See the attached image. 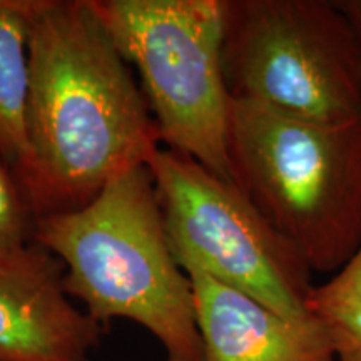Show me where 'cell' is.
Segmentation results:
<instances>
[{
  "instance_id": "6da1fadb",
  "label": "cell",
  "mask_w": 361,
  "mask_h": 361,
  "mask_svg": "<svg viewBox=\"0 0 361 361\" xmlns=\"http://www.w3.org/2000/svg\"><path fill=\"white\" fill-rule=\"evenodd\" d=\"M25 137L16 180L34 219L80 209L161 147L146 97L90 0H34Z\"/></svg>"
},
{
  "instance_id": "7a4b0ae2",
  "label": "cell",
  "mask_w": 361,
  "mask_h": 361,
  "mask_svg": "<svg viewBox=\"0 0 361 361\" xmlns=\"http://www.w3.org/2000/svg\"><path fill=\"white\" fill-rule=\"evenodd\" d=\"M32 241L61 261L67 295L104 328L129 319L152 333L166 361H204L191 279L171 251L147 164L80 209L35 218Z\"/></svg>"
},
{
  "instance_id": "3957f363",
  "label": "cell",
  "mask_w": 361,
  "mask_h": 361,
  "mask_svg": "<svg viewBox=\"0 0 361 361\" xmlns=\"http://www.w3.org/2000/svg\"><path fill=\"white\" fill-rule=\"evenodd\" d=\"M236 186L311 271L335 273L361 246V117L324 124L231 97Z\"/></svg>"
},
{
  "instance_id": "277c9868",
  "label": "cell",
  "mask_w": 361,
  "mask_h": 361,
  "mask_svg": "<svg viewBox=\"0 0 361 361\" xmlns=\"http://www.w3.org/2000/svg\"><path fill=\"white\" fill-rule=\"evenodd\" d=\"M137 71L161 142L236 184L228 149L224 0H90Z\"/></svg>"
},
{
  "instance_id": "5b68a950",
  "label": "cell",
  "mask_w": 361,
  "mask_h": 361,
  "mask_svg": "<svg viewBox=\"0 0 361 361\" xmlns=\"http://www.w3.org/2000/svg\"><path fill=\"white\" fill-rule=\"evenodd\" d=\"M229 96L324 124L361 117V52L328 0H224Z\"/></svg>"
},
{
  "instance_id": "8992f818",
  "label": "cell",
  "mask_w": 361,
  "mask_h": 361,
  "mask_svg": "<svg viewBox=\"0 0 361 361\" xmlns=\"http://www.w3.org/2000/svg\"><path fill=\"white\" fill-rule=\"evenodd\" d=\"M147 168L176 261L288 319L310 318L311 268L236 184L191 156L159 147Z\"/></svg>"
},
{
  "instance_id": "52a82bcc",
  "label": "cell",
  "mask_w": 361,
  "mask_h": 361,
  "mask_svg": "<svg viewBox=\"0 0 361 361\" xmlns=\"http://www.w3.org/2000/svg\"><path fill=\"white\" fill-rule=\"evenodd\" d=\"M102 331L72 303L52 252L34 241L0 252V361H89Z\"/></svg>"
},
{
  "instance_id": "ba28073f",
  "label": "cell",
  "mask_w": 361,
  "mask_h": 361,
  "mask_svg": "<svg viewBox=\"0 0 361 361\" xmlns=\"http://www.w3.org/2000/svg\"><path fill=\"white\" fill-rule=\"evenodd\" d=\"M204 361H336L313 318L288 319L202 273H188Z\"/></svg>"
},
{
  "instance_id": "9c48e42d",
  "label": "cell",
  "mask_w": 361,
  "mask_h": 361,
  "mask_svg": "<svg viewBox=\"0 0 361 361\" xmlns=\"http://www.w3.org/2000/svg\"><path fill=\"white\" fill-rule=\"evenodd\" d=\"M34 0H0V168L19 173L27 152L29 12Z\"/></svg>"
},
{
  "instance_id": "30bf717a",
  "label": "cell",
  "mask_w": 361,
  "mask_h": 361,
  "mask_svg": "<svg viewBox=\"0 0 361 361\" xmlns=\"http://www.w3.org/2000/svg\"><path fill=\"white\" fill-rule=\"evenodd\" d=\"M306 311L326 333L336 361H361V246L335 276L313 286Z\"/></svg>"
},
{
  "instance_id": "8fae6325",
  "label": "cell",
  "mask_w": 361,
  "mask_h": 361,
  "mask_svg": "<svg viewBox=\"0 0 361 361\" xmlns=\"http://www.w3.org/2000/svg\"><path fill=\"white\" fill-rule=\"evenodd\" d=\"M34 216L25 204L19 184L0 168V252L32 241Z\"/></svg>"
},
{
  "instance_id": "7c38bea8",
  "label": "cell",
  "mask_w": 361,
  "mask_h": 361,
  "mask_svg": "<svg viewBox=\"0 0 361 361\" xmlns=\"http://www.w3.org/2000/svg\"><path fill=\"white\" fill-rule=\"evenodd\" d=\"M333 2L350 24L361 52V0H333Z\"/></svg>"
}]
</instances>
